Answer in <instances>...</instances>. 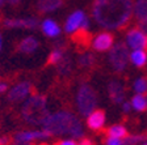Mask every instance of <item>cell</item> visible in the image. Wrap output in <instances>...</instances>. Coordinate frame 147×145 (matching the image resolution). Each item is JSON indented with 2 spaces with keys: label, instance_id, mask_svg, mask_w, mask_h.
<instances>
[{
  "label": "cell",
  "instance_id": "d590c367",
  "mask_svg": "<svg viewBox=\"0 0 147 145\" xmlns=\"http://www.w3.org/2000/svg\"><path fill=\"white\" fill-rule=\"evenodd\" d=\"M0 50H1V35H0Z\"/></svg>",
  "mask_w": 147,
  "mask_h": 145
},
{
  "label": "cell",
  "instance_id": "e575fe53",
  "mask_svg": "<svg viewBox=\"0 0 147 145\" xmlns=\"http://www.w3.org/2000/svg\"><path fill=\"white\" fill-rule=\"evenodd\" d=\"M4 3H5V0H0V8L4 5Z\"/></svg>",
  "mask_w": 147,
  "mask_h": 145
},
{
  "label": "cell",
  "instance_id": "484cf974",
  "mask_svg": "<svg viewBox=\"0 0 147 145\" xmlns=\"http://www.w3.org/2000/svg\"><path fill=\"white\" fill-rule=\"evenodd\" d=\"M105 145H123L121 139H116V137H108Z\"/></svg>",
  "mask_w": 147,
  "mask_h": 145
},
{
  "label": "cell",
  "instance_id": "4316f807",
  "mask_svg": "<svg viewBox=\"0 0 147 145\" xmlns=\"http://www.w3.org/2000/svg\"><path fill=\"white\" fill-rule=\"evenodd\" d=\"M139 30L142 31V33H144L147 35V20H144V21H141L139 22Z\"/></svg>",
  "mask_w": 147,
  "mask_h": 145
},
{
  "label": "cell",
  "instance_id": "277c9868",
  "mask_svg": "<svg viewBox=\"0 0 147 145\" xmlns=\"http://www.w3.org/2000/svg\"><path fill=\"white\" fill-rule=\"evenodd\" d=\"M97 105V96L89 84H82L76 93V107L80 115L88 116Z\"/></svg>",
  "mask_w": 147,
  "mask_h": 145
},
{
  "label": "cell",
  "instance_id": "9a60e30c",
  "mask_svg": "<svg viewBox=\"0 0 147 145\" xmlns=\"http://www.w3.org/2000/svg\"><path fill=\"white\" fill-rule=\"evenodd\" d=\"M41 29H42L43 34L46 37H49V38H55V37H58L61 34V27L54 20L51 18H46L41 22Z\"/></svg>",
  "mask_w": 147,
  "mask_h": 145
},
{
  "label": "cell",
  "instance_id": "4dcf8cb0",
  "mask_svg": "<svg viewBox=\"0 0 147 145\" xmlns=\"http://www.w3.org/2000/svg\"><path fill=\"white\" fill-rule=\"evenodd\" d=\"M78 145H93V142H92V140H89V139H82Z\"/></svg>",
  "mask_w": 147,
  "mask_h": 145
},
{
  "label": "cell",
  "instance_id": "74e56055",
  "mask_svg": "<svg viewBox=\"0 0 147 145\" xmlns=\"http://www.w3.org/2000/svg\"><path fill=\"white\" fill-rule=\"evenodd\" d=\"M40 145H49V144H40Z\"/></svg>",
  "mask_w": 147,
  "mask_h": 145
},
{
  "label": "cell",
  "instance_id": "d4e9b609",
  "mask_svg": "<svg viewBox=\"0 0 147 145\" xmlns=\"http://www.w3.org/2000/svg\"><path fill=\"white\" fill-rule=\"evenodd\" d=\"M134 90L137 94H144L147 92V79L146 77H141L134 82Z\"/></svg>",
  "mask_w": 147,
  "mask_h": 145
},
{
  "label": "cell",
  "instance_id": "6da1fadb",
  "mask_svg": "<svg viewBox=\"0 0 147 145\" xmlns=\"http://www.w3.org/2000/svg\"><path fill=\"white\" fill-rule=\"evenodd\" d=\"M133 7V0H95L92 15L101 27L119 29L129 22Z\"/></svg>",
  "mask_w": 147,
  "mask_h": 145
},
{
  "label": "cell",
  "instance_id": "7402d4cb",
  "mask_svg": "<svg viewBox=\"0 0 147 145\" xmlns=\"http://www.w3.org/2000/svg\"><path fill=\"white\" fill-rule=\"evenodd\" d=\"M95 63H96L95 55L91 54V52H84L78 59V64H79L80 68H89V67H92Z\"/></svg>",
  "mask_w": 147,
  "mask_h": 145
},
{
  "label": "cell",
  "instance_id": "7a4b0ae2",
  "mask_svg": "<svg viewBox=\"0 0 147 145\" xmlns=\"http://www.w3.org/2000/svg\"><path fill=\"white\" fill-rule=\"evenodd\" d=\"M42 130L49 132L51 136L70 135L74 139H79L84 135L83 124L79 119L70 111H57L47 114L41 123Z\"/></svg>",
  "mask_w": 147,
  "mask_h": 145
},
{
  "label": "cell",
  "instance_id": "8d00e7d4",
  "mask_svg": "<svg viewBox=\"0 0 147 145\" xmlns=\"http://www.w3.org/2000/svg\"><path fill=\"white\" fill-rule=\"evenodd\" d=\"M142 145H147V141H146V142H143V144H142Z\"/></svg>",
  "mask_w": 147,
  "mask_h": 145
},
{
  "label": "cell",
  "instance_id": "f1b7e54d",
  "mask_svg": "<svg viewBox=\"0 0 147 145\" xmlns=\"http://www.w3.org/2000/svg\"><path fill=\"white\" fill-rule=\"evenodd\" d=\"M7 90H8V84L5 81H0V94L5 93Z\"/></svg>",
  "mask_w": 147,
  "mask_h": 145
},
{
  "label": "cell",
  "instance_id": "cb8c5ba5",
  "mask_svg": "<svg viewBox=\"0 0 147 145\" xmlns=\"http://www.w3.org/2000/svg\"><path fill=\"white\" fill-rule=\"evenodd\" d=\"M147 140V135L142 133V135H131V136H126L123 137V145H135L138 142H144Z\"/></svg>",
  "mask_w": 147,
  "mask_h": 145
},
{
  "label": "cell",
  "instance_id": "83f0119b",
  "mask_svg": "<svg viewBox=\"0 0 147 145\" xmlns=\"http://www.w3.org/2000/svg\"><path fill=\"white\" fill-rule=\"evenodd\" d=\"M12 140L9 139L8 136H1L0 137V145H11Z\"/></svg>",
  "mask_w": 147,
  "mask_h": 145
},
{
  "label": "cell",
  "instance_id": "ba28073f",
  "mask_svg": "<svg viewBox=\"0 0 147 145\" xmlns=\"http://www.w3.org/2000/svg\"><path fill=\"white\" fill-rule=\"evenodd\" d=\"M126 43L127 47H131L133 50H147V35L142 33L139 29H131L129 30L126 35Z\"/></svg>",
  "mask_w": 147,
  "mask_h": 145
},
{
  "label": "cell",
  "instance_id": "d6a6232c",
  "mask_svg": "<svg viewBox=\"0 0 147 145\" xmlns=\"http://www.w3.org/2000/svg\"><path fill=\"white\" fill-rule=\"evenodd\" d=\"M20 1L21 0H5V3H8L9 5H17V4H20Z\"/></svg>",
  "mask_w": 147,
  "mask_h": 145
},
{
  "label": "cell",
  "instance_id": "4fadbf2b",
  "mask_svg": "<svg viewBox=\"0 0 147 145\" xmlns=\"http://www.w3.org/2000/svg\"><path fill=\"white\" fill-rule=\"evenodd\" d=\"M105 124V112L104 110H93L87 116V126L92 131L101 130Z\"/></svg>",
  "mask_w": 147,
  "mask_h": 145
},
{
  "label": "cell",
  "instance_id": "1f68e13d",
  "mask_svg": "<svg viewBox=\"0 0 147 145\" xmlns=\"http://www.w3.org/2000/svg\"><path fill=\"white\" fill-rule=\"evenodd\" d=\"M130 107H131V105H130L129 102H123L122 109H123V111H125V112H129V111H130Z\"/></svg>",
  "mask_w": 147,
  "mask_h": 145
},
{
  "label": "cell",
  "instance_id": "3957f363",
  "mask_svg": "<svg viewBox=\"0 0 147 145\" xmlns=\"http://www.w3.org/2000/svg\"><path fill=\"white\" fill-rule=\"evenodd\" d=\"M47 114H49L47 100L42 94H34V96L28 97L21 107L22 120L30 126H41Z\"/></svg>",
  "mask_w": 147,
  "mask_h": 145
},
{
  "label": "cell",
  "instance_id": "9c48e42d",
  "mask_svg": "<svg viewBox=\"0 0 147 145\" xmlns=\"http://www.w3.org/2000/svg\"><path fill=\"white\" fill-rule=\"evenodd\" d=\"M51 136L49 132H46L45 130H32V131H20L13 136V141H18V142H32L34 140H45L49 139Z\"/></svg>",
  "mask_w": 147,
  "mask_h": 145
},
{
  "label": "cell",
  "instance_id": "ffe728a7",
  "mask_svg": "<svg viewBox=\"0 0 147 145\" xmlns=\"http://www.w3.org/2000/svg\"><path fill=\"white\" fill-rule=\"evenodd\" d=\"M108 136L109 137H116V139H123L127 136V130L121 124H114L109 130L107 131Z\"/></svg>",
  "mask_w": 147,
  "mask_h": 145
},
{
  "label": "cell",
  "instance_id": "8992f818",
  "mask_svg": "<svg viewBox=\"0 0 147 145\" xmlns=\"http://www.w3.org/2000/svg\"><path fill=\"white\" fill-rule=\"evenodd\" d=\"M32 92V84L29 81H20L15 84L8 90V101L9 102H21L26 100Z\"/></svg>",
  "mask_w": 147,
  "mask_h": 145
},
{
  "label": "cell",
  "instance_id": "52a82bcc",
  "mask_svg": "<svg viewBox=\"0 0 147 145\" xmlns=\"http://www.w3.org/2000/svg\"><path fill=\"white\" fill-rule=\"evenodd\" d=\"M3 25L7 29H37L40 25V20L37 17L5 18Z\"/></svg>",
  "mask_w": 147,
  "mask_h": 145
},
{
  "label": "cell",
  "instance_id": "603a6c76",
  "mask_svg": "<svg viewBox=\"0 0 147 145\" xmlns=\"http://www.w3.org/2000/svg\"><path fill=\"white\" fill-rule=\"evenodd\" d=\"M57 71L61 75H68L72 71V61L68 56H63L62 60L57 64Z\"/></svg>",
  "mask_w": 147,
  "mask_h": 145
},
{
  "label": "cell",
  "instance_id": "ac0fdd59",
  "mask_svg": "<svg viewBox=\"0 0 147 145\" xmlns=\"http://www.w3.org/2000/svg\"><path fill=\"white\" fill-rule=\"evenodd\" d=\"M63 56H64V46L62 43H58V45L53 48V51L50 52L49 59H47V64H50V65L58 64Z\"/></svg>",
  "mask_w": 147,
  "mask_h": 145
},
{
  "label": "cell",
  "instance_id": "e0dca14e",
  "mask_svg": "<svg viewBox=\"0 0 147 145\" xmlns=\"http://www.w3.org/2000/svg\"><path fill=\"white\" fill-rule=\"evenodd\" d=\"M133 12L139 22L147 20V0H137L133 7Z\"/></svg>",
  "mask_w": 147,
  "mask_h": 145
},
{
  "label": "cell",
  "instance_id": "8fae6325",
  "mask_svg": "<svg viewBox=\"0 0 147 145\" xmlns=\"http://www.w3.org/2000/svg\"><path fill=\"white\" fill-rule=\"evenodd\" d=\"M108 94L112 102L118 105V103H123L125 101V88L119 81H110L108 84Z\"/></svg>",
  "mask_w": 147,
  "mask_h": 145
},
{
  "label": "cell",
  "instance_id": "f546056e",
  "mask_svg": "<svg viewBox=\"0 0 147 145\" xmlns=\"http://www.w3.org/2000/svg\"><path fill=\"white\" fill-rule=\"evenodd\" d=\"M57 145H78V144L74 141V140H62V141H59Z\"/></svg>",
  "mask_w": 147,
  "mask_h": 145
},
{
  "label": "cell",
  "instance_id": "2e32d148",
  "mask_svg": "<svg viewBox=\"0 0 147 145\" xmlns=\"http://www.w3.org/2000/svg\"><path fill=\"white\" fill-rule=\"evenodd\" d=\"M62 5H63V0H38L37 1V9L42 13L57 11Z\"/></svg>",
  "mask_w": 147,
  "mask_h": 145
},
{
  "label": "cell",
  "instance_id": "5bb4252c",
  "mask_svg": "<svg viewBox=\"0 0 147 145\" xmlns=\"http://www.w3.org/2000/svg\"><path fill=\"white\" fill-rule=\"evenodd\" d=\"M40 42L34 37H26L22 41H20L17 45V51L22 52V54H32L38 48Z\"/></svg>",
  "mask_w": 147,
  "mask_h": 145
},
{
  "label": "cell",
  "instance_id": "30bf717a",
  "mask_svg": "<svg viewBox=\"0 0 147 145\" xmlns=\"http://www.w3.org/2000/svg\"><path fill=\"white\" fill-rule=\"evenodd\" d=\"M86 17L87 16L84 15L83 11H75L74 13H71V15L68 16L67 21H66V25H64V30H66V33H68V34L76 33V31L80 29L82 22L84 21V18Z\"/></svg>",
  "mask_w": 147,
  "mask_h": 145
},
{
  "label": "cell",
  "instance_id": "5b68a950",
  "mask_svg": "<svg viewBox=\"0 0 147 145\" xmlns=\"http://www.w3.org/2000/svg\"><path fill=\"white\" fill-rule=\"evenodd\" d=\"M127 60H129L127 45L125 42H117V45H114L110 48L109 52V61L112 64V67L117 72H122L126 68Z\"/></svg>",
  "mask_w": 147,
  "mask_h": 145
},
{
  "label": "cell",
  "instance_id": "d6986e66",
  "mask_svg": "<svg viewBox=\"0 0 147 145\" xmlns=\"http://www.w3.org/2000/svg\"><path fill=\"white\" fill-rule=\"evenodd\" d=\"M130 59H131L133 64L138 68H142V67L146 65L147 63V54L143 50H133L131 55H130Z\"/></svg>",
  "mask_w": 147,
  "mask_h": 145
},
{
  "label": "cell",
  "instance_id": "44dd1931",
  "mask_svg": "<svg viewBox=\"0 0 147 145\" xmlns=\"http://www.w3.org/2000/svg\"><path fill=\"white\" fill-rule=\"evenodd\" d=\"M130 105L134 107L137 111H146L147 110V98L143 94H135L131 98V103Z\"/></svg>",
  "mask_w": 147,
  "mask_h": 145
},
{
  "label": "cell",
  "instance_id": "7c38bea8",
  "mask_svg": "<svg viewBox=\"0 0 147 145\" xmlns=\"http://www.w3.org/2000/svg\"><path fill=\"white\" fill-rule=\"evenodd\" d=\"M113 42H114V35L110 33H101L96 37L93 39V48L96 51L98 52H102V51H107L109 50L112 46H113Z\"/></svg>",
  "mask_w": 147,
  "mask_h": 145
},
{
  "label": "cell",
  "instance_id": "836d02e7",
  "mask_svg": "<svg viewBox=\"0 0 147 145\" xmlns=\"http://www.w3.org/2000/svg\"><path fill=\"white\" fill-rule=\"evenodd\" d=\"M11 145H32V144H29V142H18V141H13L12 140Z\"/></svg>",
  "mask_w": 147,
  "mask_h": 145
}]
</instances>
